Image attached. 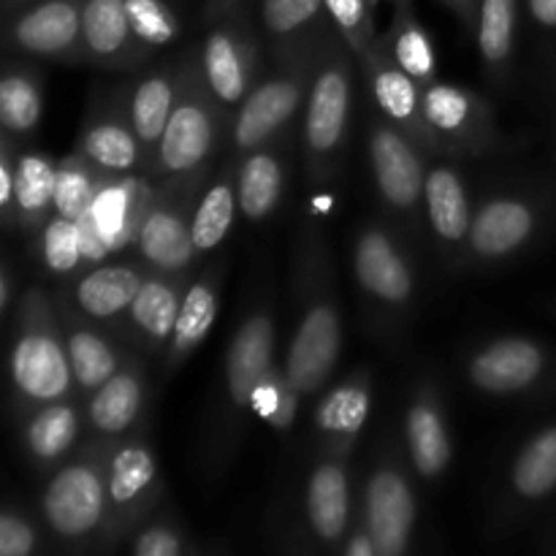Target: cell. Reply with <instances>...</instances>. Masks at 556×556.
<instances>
[{
	"instance_id": "6da1fadb",
	"label": "cell",
	"mask_w": 556,
	"mask_h": 556,
	"mask_svg": "<svg viewBox=\"0 0 556 556\" xmlns=\"http://www.w3.org/2000/svg\"><path fill=\"white\" fill-rule=\"evenodd\" d=\"M9 375L20 418L36 407L74 400L76 394L74 369H71L58 304H52V299L38 286L27 288L25 296L20 299Z\"/></svg>"
},
{
	"instance_id": "7a4b0ae2",
	"label": "cell",
	"mask_w": 556,
	"mask_h": 556,
	"mask_svg": "<svg viewBox=\"0 0 556 556\" xmlns=\"http://www.w3.org/2000/svg\"><path fill=\"white\" fill-rule=\"evenodd\" d=\"M299 258L304 261V269H299V304L302 307H299L282 367L299 394L313 396L329 383L340 364L342 315L324 244L315 242L313 248L302 250Z\"/></svg>"
},
{
	"instance_id": "3957f363",
	"label": "cell",
	"mask_w": 556,
	"mask_h": 556,
	"mask_svg": "<svg viewBox=\"0 0 556 556\" xmlns=\"http://www.w3.org/2000/svg\"><path fill=\"white\" fill-rule=\"evenodd\" d=\"M38 514L49 535L68 552H106L112 521L106 445L85 443L60 465L38 497Z\"/></svg>"
},
{
	"instance_id": "277c9868",
	"label": "cell",
	"mask_w": 556,
	"mask_h": 556,
	"mask_svg": "<svg viewBox=\"0 0 556 556\" xmlns=\"http://www.w3.org/2000/svg\"><path fill=\"white\" fill-rule=\"evenodd\" d=\"M353 60L356 54L351 47L334 27H329L318 43L313 85L304 103V163L313 182H329L340 168L351 130Z\"/></svg>"
},
{
	"instance_id": "5b68a950",
	"label": "cell",
	"mask_w": 556,
	"mask_h": 556,
	"mask_svg": "<svg viewBox=\"0 0 556 556\" xmlns=\"http://www.w3.org/2000/svg\"><path fill=\"white\" fill-rule=\"evenodd\" d=\"M320 38L324 36L275 52V71L255 81L242 106L233 112L228 134L239 157L271 141H280L299 112H304Z\"/></svg>"
},
{
	"instance_id": "8992f818",
	"label": "cell",
	"mask_w": 556,
	"mask_h": 556,
	"mask_svg": "<svg viewBox=\"0 0 556 556\" xmlns=\"http://www.w3.org/2000/svg\"><path fill=\"white\" fill-rule=\"evenodd\" d=\"M228 112L217 103L201 74L199 54L182 58V87L163 130L161 147L150 166V177L177 179L206 172L226 130Z\"/></svg>"
},
{
	"instance_id": "52a82bcc",
	"label": "cell",
	"mask_w": 556,
	"mask_h": 556,
	"mask_svg": "<svg viewBox=\"0 0 556 556\" xmlns=\"http://www.w3.org/2000/svg\"><path fill=\"white\" fill-rule=\"evenodd\" d=\"M106 476L112 505L106 552H112L128 546L136 530L155 516L163 503V476L155 448L141 432L106 445Z\"/></svg>"
},
{
	"instance_id": "ba28073f",
	"label": "cell",
	"mask_w": 556,
	"mask_h": 556,
	"mask_svg": "<svg viewBox=\"0 0 556 556\" xmlns=\"http://www.w3.org/2000/svg\"><path fill=\"white\" fill-rule=\"evenodd\" d=\"M152 199H155V188L147 177L123 174V177L103 179L96 201L79 220L85 264H103L112 255L136 244L141 220H144Z\"/></svg>"
},
{
	"instance_id": "9c48e42d",
	"label": "cell",
	"mask_w": 556,
	"mask_h": 556,
	"mask_svg": "<svg viewBox=\"0 0 556 556\" xmlns=\"http://www.w3.org/2000/svg\"><path fill=\"white\" fill-rule=\"evenodd\" d=\"M206 172L193 174V177H177L168 179V185L155 188V199H152L150 210H147L144 220H141L139 237H136V253L144 261L150 269L157 271H188L193 261L199 258L195 253L193 237H190V215L199 201L201 190L190 185Z\"/></svg>"
},
{
	"instance_id": "30bf717a",
	"label": "cell",
	"mask_w": 556,
	"mask_h": 556,
	"mask_svg": "<svg viewBox=\"0 0 556 556\" xmlns=\"http://www.w3.org/2000/svg\"><path fill=\"white\" fill-rule=\"evenodd\" d=\"M367 155L386 210L402 223H416L424 215L427 152L378 114L367 130Z\"/></svg>"
},
{
	"instance_id": "8fae6325",
	"label": "cell",
	"mask_w": 556,
	"mask_h": 556,
	"mask_svg": "<svg viewBox=\"0 0 556 556\" xmlns=\"http://www.w3.org/2000/svg\"><path fill=\"white\" fill-rule=\"evenodd\" d=\"M358 65L364 71L372 103L383 119L410 136L429 157H448L443 141L432 130L424 114V87L396 63L383 36L375 38L367 52L358 54Z\"/></svg>"
},
{
	"instance_id": "7c38bea8",
	"label": "cell",
	"mask_w": 556,
	"mask_h": 556,
	"mask_svg": "<svg viewBox=\"0 0 556 556\" xmlns=\"http://www.w3.org/2000/svg\"><path fill=\"white\" fill-rule=\"evenodd\" d=\"M358 519L369 527L378 556H405L413 546L418 503L410 472L396 454H383L375 462L362 489Z\"/></svg>"
},
{
	"instance_id": "4fadbf2b",
	"label": "cell",
	"mask_w": 556,
	"mask_h": 556,
	"mask_svg": "<svg viewBox=\"0 0 556 556\" xmlns=\"http://www.w3.org/2000/svg\"><path fill=\"white\" fill-rule=\"evenodd\" d=\"M261 43L242 11L212 22L201 43V74L226 112H237L258 81Z\"/></svg>"
},
{
	"instance_id": "5bb4252c",
	"label": "cell",
	"mask_w": 556,
	"mask_h": 556,
	"mask_svg": "<svg viewBox=\"0 0 556 556\" xmlns=\"http://www.w3.org/2000/svg\"><path fill=\"white\" fill-rule=\"evenodd\" d=\"M424 114L448 157L486 155L503 141L486 98L462 85L438 79L424 87Z\"/></svg>"
},
{
	"instance_id": "9a60e30c",
	"label": "cell",
	"mask_w": 556,
	"mask_h": 556,
	"mask_svg": "<svg viewBox=\"0 0 556 556\" xmlns=\"http://www.w3.org/2000/svg\"><path fill=\"white\" fill-rule=\"evenodd\" d=\"M358 288L386 313H402L416 299V269L400 239L380 223H364L353 242Z\"/></svg>"
},
{
	"instance_id": "2e32d148",
	"label": "cell",
	"mask_w": 556,
	"mask_h": 556,
	"mask_svg": "<svg viewBox=\"0 0 556 556\" xmlns=\"http://www.w3.org/2000/svg\"><path fill=\"white\" fill-rule=\"evenodd\" d=\"M81 3L85 0H33L14 11L5 43L27 58L81 60Z\"/></svg>"
},
{
	"instance_id": "e0dca14e",
	"label": "cell",
	"mask_w": 556,
	"mask_h": 556,
	"mask_svg": "<svg viewBox=\"0 0 556 556\" xmlns=\"http://www.w3.org/2000/svg\"><path fill=\"white\" fill-rule=\"evenodd\" d=\"M548 356L530 337H497L467 358V380L489 396L525 394L541 383Z\"/></svg>"
},
{
	"instance_id": "ac0fdd59",
	"label": "cell",
	"mask_w": 556,
	"mask_h": 556,
	"mask_svg": "<svg viewBox=\"0 0 556 556\" xmlns=\"http://www.w3.org/2000/svg\"><path fill=\"white\" fill-rule=\"evenodd\" d=\"M150 383L141 362H125L98 391L85 400V429L90 434L87 443L112 445L117 440L139 432L147 410Z\"/></svg>"
},
{
	"instance_id": "d6986e66",
	"label": "cell",
	"mask_w": 556,
	"mask_h": 556,
	"mask_svg": "<svg viewBox=\"0 0 556 556\" xmlns=\"http://www.w3.org/2000/svg\"><path fill=\"white\" fill-rule=\"evenodd\" d=\"M150 266L144 261H103L92 269L81 271L71 286L68 296H60L65 307L79 313L81 318L101 326L123 324L125 313L134 304L136 293L144 286Z\"/></svg>"
},
{
	"instance_id": "ffe728a7",
	"label": "cell",
	"mask_w": 556,
	"mask_h": 556,
	"mask_svg": "<svg viewBox=\"0 0 556 556\" xmlns=\"http://www.w3.org/2000/svg\"><path fill=\"white\" fill-rule=\"evenodd\" d=\"M538 206L525 195L500 193L483 201L472 215L467 255L481 264H497L521 253L538 231Z\"/></svg>"
},
{
	"instance_id": "44dd1931",
	"label": "cell",
	"mask_w": 556,
	"mask_h": 556,
	"mask_svg": "<svg viewBox=\"0 0 556 556\" xmlns=\"http://www.w3.org/2000/svg\"><path fill=\"white\" fill-rule=\"evenodd\" d=\"M304 519L309 535L324 548H340L353 527V489L345 456L324 454L304 486Z\"/></svg>"
},
{
	"instance_id": "7402d4cb",
	"label": "cell",
	"mask_w": 556,
	"mask_h": 556,
	"mask_svg": "<svg viewBox=\"0 0 556 556\" xmlns=\"http://www.w3.org/2000/svg\"><path fill=\"white\" fill-rule=\"evenodd\" d=\"M150 58L128 14V0L81 3V63L109 71L139 68Z\"/></svg>"
},
{
	"instance_id": "603a6c76",
	"label": "cell",
	"mask_w": 556,
	"mask_h": 556,
	"mask_svg": "<svg viewBox=\"0 0 556 556\" xmlns=\"http://www.w3.org/2000/svg\"><path fill=\"white\" fill-rule=\"evenodd\" d=\"M277 320L269 304H255L233 331L226 353V394L233 413L250 410V396L258 380L275 364Z\"/></svg>"
},
{
	"instance_id": "cb8c5ba5",
	"label": "cell",
	"mask_w": 556,
	"mask_h": 556,
	"mask_svg": "<svg viewBox=\"0 0 556 556\" xmlns=\"http://www.w3.org/2000/svg\"><path fill=\"white\" fill-rule=\"evenodd\" d=\"M188 286V271L174 275V271L150 269L144 286L139 288L134 304H130L123 318L130 342L141 353H147V356H163L166 353Z\"/></svg>"
},
{
	"instance_id": "d4e9b609",
	"label": "cell",
	"mask_w": 556,
	"mask_h": 556,
	"mask_svg": "<svg viewBox=\"0 0 556 556\" xmlns=\"http://www.w3.org/2000/svg\"><path fill=\"white\" fill-rule=\"evenodd\" d=\"M76 152L106 177H123L144 168V150L123 101L92 106L76 139Z\"/></svg>"
},
{
	"instance_id": "484cf974",
	"label": "cell",
	"mask_w": 556,
	"mask_h": 556,
	"mask_svg": "<svg viewBox=\"0 0 556 556\" xmlns=\"http://www.w3.org/2000/svg\"><path fill=\"white\" fill-rule=\"evenodd\" d=\"M472 210L467 182L459 168L445 157H438L427 166V182H424V217H427L432 237L448 255H467L470 242Z\"/></svg>"
},
{
	"instance_id": "4316f807",
	"label": "cell",
	"mask_w": 556,
	"mask_h": 556,
	"mask_svg": "<svg viewBox=\"0 0 556 556\" xmlns=\"http://www.w3.org/2000/svg\"><path fill=\"white\" fill-rule=\"evenodd\" d=\"M372 413V375L369 369H353L348 378L331 386L315 407V434L320 451L334 456H351Z\"/></svg>"
},
{
	"instance_id": "83f0119b",
	"label": "cell",
	"mask_w": 556,
	"mask_h": 556,
	"mask_svg": "<svg viewBox=\"0 0 556 556\" xmlns=\"http://www.w3.org/2000/svg\"><path fill=\"white\" fill-rule=\"evenodd\" d=\"M405 448L410 467L421 481H440L454 462L448 418L438 386L424 383L405 410Z\"/></svg>"
},
{
	"instance_id": "f1b7e54d",
	"label": "cell",
	"mask_w": 556,
	"mask_h": 556,
	"mask_svg": "<svg viewBox=\"0 0 556 556\" xmlns=\"http://www.w3.org/2000/svg\"><path fill=\"white\" fill-rule=\"evenodd\" d=\"M85 429V405L74 400L36 407L20 418V440L27 462L41 472H54L76 454Z\"/></svg>"
},
{
	"instance_id": "f546056e",
	"label": "cell",
	"mask_w": 556,
	"mask_h": 556,
	"mask_svg": "<svg viewBox=\"0 0 556 556\" xmlns=\"http://www.w3.org/2000/svg\"><path fill=\"white\" fill-rule=\"evenodd\" d=\"M179 87H182V60L161 63L141 74L125 98V109H128V117L139 136L141 150H144V172H150L152 161H155L163 130H166L174 103H177Z\"/></svg>"
},
{
	"instance_id": "4dcf8cb0",
	"label": "cell",
	"mask_w": 556,
	"mask_h": 556,
	"mask_svg": "<svg viewBox=\"0 0 556 556\" xmlns=\"http://www.w3.org/2000/svg\"><path fill=\"white\" fill-rule=\"evenodd\" d=\"M58 315L60 326H63L65 345H68L76 394H79L81 400H87V396H90L92 391L101 389L114 372H119L128 358L123 356L117 342L101 329V324H92V320L81 318L79 313L68 309L63 302H58Z\"/></svg>"
},
{
	"instance_id": "1f68e13d",
	"label": "cell",
	"mask_w": 556,
	"mask_h": 556,
	"mask_svg": "<svg viewBox=\"0 0 556 556\" xmlns=\"http://www.w3.org/2000/svg\"><path fill=\"white\" fill-rule=\"evenodd\" d=\"M217 309H220V275L210 271L199 280H190L177 315V326H174V334L168 340L166 353H163L166 378H172L204 345L217 320Z\"/></svg>"
},
{
	"instance_id": "d6a6232c",
	"label": "cell",
	"mask_w": 556,
	"mask_h": 556,
	"mask_svg": "<svg viewBox=\"0 0 556 556\" xmlns=\"http://www.w3.org/2000/svg\"><path fill=\"white\" fill-rule=\"evenodd\" d=\"M286 185L288 163L280 141H271L261 150L242 155V163L237 168V195L244 220H269L286 195Z\"/></svg>"
},
{
	"instance_id": "836d02e7",
	"label": "cell",
	"mask_w": 556,
	"mask_h": 556,
	"mask_svg": "<svg viewBox=\"0 0 556 556\" xmlns=\"http://www.w3.org/2000/svg\"><path fill=\"white\" fill-rule=\"evenodd\" d=\"M383 38L396 63L418 85L427 87L438 81V49H434L432 36L418 16L416 0H394V16H391V27Z\"/></svg>"
},
{
	"instance_id": "e575fe53",
	"label": "cell",
	"mask_w": 556,
	"mask_h": 556,
	"mask_svg": "<svg viewBox=\"0 0 556 556\" xmlns=\"http://www.w3.org/2000/svg\"><path fill=\"white\" fill-rule=\"evenodd\" d=\"M521 0H481L478 5L476 47L492 79L508 81L516 52V33H519Z\"/></svg>"
},
{
	"instance_id": "d590c367",
	"label": "cell",
	"mask_w": 556,
	"mask_h": 556,
	"mask_svg": "<svg viewBox=\"0 0 556 556\" xmlns=\"http://www.w3.org/2000/svg\"><path fill=\"white\" fill-rule=\"evenodd\" d=\"M237 210V168H226L220 177L212 179L201 190L199 201L193 206V215H190V237H193L195 253L204 255L220 248L223 239L231 233Z\"/></svg>"
},
{
	"instance_id": "8d00e7d4",
	"label": "cell",
	"mask_w": 556,
	"mask_h": 556,
	"mask_svg": "<svg viewBox=\"0 0 556 556\" xmlns=\"http://www.w3.org/2000/svg\"><path fill=\"white\" fill-rule=\"evenodd\" d=\"M58 163L43 152L16 155V226L38 231L52 217Z\"/></svg>"
},
{
	"instance_id": "74e56055",
	"label": "cell",
	"mask_w": 556,
	"mask_h": 556,
	"mask_svg": "<svg viewBox=\"0 0 556 556\" xmlns=\"http://www.w3.org/2000/svg\"><path fill=\"white\" fill-rule=\"evenodd\" d=\"M326 0H261V25L275 52L324 36Z\"/></svg>"
},
{
	"instance_id": "f35d334b",
	"label": "cell",
	"mask_w": 556,
	"mask_h": 556,
	"mask_svg": "<svg viewBox=\"0 0 556 556\" xmlns=\"http://www.w3.org/2000/svg\"><path fill=\"white\" fill-rule=\"evenodd\" d=\"M43 114V85L33 68L16 65L0 79V125L11 139L36 134Z\"/></svg>"
},
{
	"instance_id": "ab89813d",
	"label": "cell",
	"mask_w": 556,
	"mask_h": 556,
	"mask_svg": "<svg viewBox=\"0 0 556 556\" xmlns=\"http://www.w3.org/2000/svg\"><path fill=\"white\" fill-rule=\"evenodd\" d=\"M510 489L525 503H541L556 492V424L521 445L510 465Z\"/></svg>"
},
{
	"instance_id": "60d3db41",
	"label": "cell",
	"mask_w": 556,
	"mask_h": 556,
	"mask_svg": "<svg viewBox=\"0 0 556 556\" xmlns=\"http://www.w3.org/2000/svg\"><path fill=\"white\" fill-rule=\"evenodd\" d=\"M106 174L98 172L87 157L71 152L58 163V185H54L52 215H63L68 220H81L96 201L98 188Z\"/></svg>"
},
{
	"instance_id": "b9f144b4",
	"label": "cell",
	"mask_w": 556,
	"mask_h": 556,
	"mask_svg": "<svg viewBox=\"0 0 556 556\" xmlns=\"http://www.w3.org/2000/svg\"><path fill=\"white\" fill-rule=\"evenodd\" d=\"M304 396L299 394L296 386L288 378L286 367L280 362L271 364L269 372L258 380V386L253 389L250 396V413L261 418L266 427H271L275 432H291L296 427L299 418V405H302Z\"/></svg>"
},
{
	"instance_id": "7bdbcfd3",
	"label": "cell",
	"mask_w": 556,
	"mask_h": 556,
	"mask_svg": "<svg viewBox=\"0 0 556 556\" xmlns=\"http://www.w3.org/2000/svg\"><path fill=\"white\" fill-rule=\"evenodd\" d=\"M38 253L43 266L58 277L79 275L85 264L79 239V220H68L63 215H52L38 228Z\"/></svg>"
},
{
	"instance_id": "ee69618b",
	"label": "cell",
	"mask_w": 556,
	"mask_h": 556,
	"mask_svg": "<svg viewBox=\"0 0 556 556\" xmlns=\"http://www.w3.org/2000/svg\"><path fill=\"white\" fill-rule=\"evenodd\" d=\"M128 552L134 556H190L199 554V546L172 516H152L130 538Z\"/></svg>"
},
{
	"instance_id": "f6af8a7d",
	"label": "cell",
	"mask_w": 556,
	"mask_h": 556,
	"mask_svg": "<svg viewBox=\"0 0 556 556\" xmlns=\"http://www.w3.org/2000/svg\"><path fill=\"white\" fill-rule=\"evenodd\" d=\"M326 14L351 52L362 54L375 43V9L369 0H326Z\"/></svg>"
},
{
	"instance_id": "bcb514c9",
	"label": "cell",
	"mask_w": 556,
	"mask_h": 556,
	"mask_svg": "<svg viewBox=\"0 0 556 556\" xmlns=\"http://www.w3.org/2000/svg\"><path fill=\"white\" fill-rule=\"evenodd\" d=\"M128 14L141 47L150 54L179 36V20L166 0H128Z\"/></svg>"
},
{
	"instance_id": "7dc6e473",
	"label": "cell",
	"mask_w": 556,
	"mask_h": 556,
	"mask_svg": "<svg viewBox=\"0 0 556 556\" xmlns=\"http://www.w3.org/2000/svg\"><path fill=\"white\" fill-rule=\"evenodd\" d=\"M41 552V535L25 514L0 510V556H33Z\"/></svg>"
},
{
	"instance_id": "c3c4849f",
	"label": "cell",
	"mask_w": 556,
	"mask_h": 556,
	"mask_svg": "<svg viewBox=\"0 0 556 556\" xmlns=\"http://www.w3.org/2000/svg\"><path fill=\"white\" fill-rule=\"evenodd\" d=\"M16 139H0V217L5 228H16Z\"/></svg>"
},
{
	"instance_id": "681fc988",
	"label": "cell",
	"mask_w": 556,
	"mask_h": 556,
	"mask_svg": "<svg viewBox=\"0 0 556 556\" xmlns=\"http://www.w3.org/2000/svg\"><path fill=\"white\" fill-rule=\"evenodd\" d=\"M337 552L345 556H378V546H375V538L369 532V527L362 519H356Z\"/></svg>"
},
{
	"instance_id": "f907efd6",
	"label": "cell",
	"mask_w": 556,
	"mask_h": 556,
	"mask_svg": "<svg viewBox=\"0 0 556 556\" xmlns=\"http://www.w3.org/2000/svg\"><path fill=\"white\" fill-rule=\"evenodd\" d=\"M440 3H443L445 9H448L451 14L462 22V27H465L470 36H476L478 5H481V0H440Z\"/></svg>"
},
{
	"instance_id": "816d5d0a",
	"label": "cell",
	"mask_w": 556,
	"mask_h": 556,
	"mask_svg": "<svg viewBox=\"0 0 556 556\" xmlns=\"http://www.w3.org/2000/svg\"><path fill=\"white\" fill-rule=\"evenodd\" d=\"M532 22L543 30H556V0H527Z\"/></svg>"
},
{
	"instance_id": "f5cc1de1",
	"label": "cell",
	"mask_w": 556,
	"mask_h": 556,
	"mask_svg": "<svg viewBox=\"0 0 556 556\" xmlns=\"http://www.w3.org/2000/svg\"><path fill=\"white\" fill-rule=\"evenodd\" d=\"M0 313L9 318L11 315V304H14V269L11 264H3V271H0Z\"/></svg>"
},
{
	"instance_id": "db71d44e",
	"label": "cell",
	"mask_w": 556,
	"mask_h": 556,
	"mask_svg": "<svg viewBox=\"0 0 556 556\" xmlns=\"http://www.w3.org/2000/svg\"><path fill=\"white\" fill-rule=\"evenodd\" d=\"M242 0H204V16L206 22H217L220 16L231 14V11L239 9Z\"/></svg>"
},
{
	"instance_id": "11a10c76",
	"label": "cell",
	"mask_w": 556,
	"mask_h": 556,
	"mask_svg": "<svg viewBox=\"0 0 556 556\" xmlns=\"http://www.w3.org/2000/svg\"><path fill=\"white\" fill-rule=\"evenodd\" d=\"M27 3H33V0H11V3L5 5V9H9V11H16V9H22V5H27Z\"/></svg>"
},
{
	"instance_id": "9f6ffc18",
	"label": "cell",
	"mask_w": 556,
	"mask_h": 556,
	"mask_svg": "<svg viewBox=\"0 0 556 556\" xmlns=\"http://www.w3.org/2000/svg\"><path fill=\"white\" fill-rule=\"evenodd\" d=\"M369 3H372V9H378V3H380V0H369Z\"/></svg>"
},
{
	"instance_id": "6f0895ef",
	"label": "cell",
	"mask_w": 556,
	"mask_h": 556,
	"mask_svg": "<svg viewBox=\"0 0 556 556\" xmlns=\"http://www.w3.org/2000/svg\"><path fill=\"white\" fill-rule=\"evenodd\" d=\"M3 3H5V5H9V3H11V0H3Z\"/></svg>"
}]
</instances>
